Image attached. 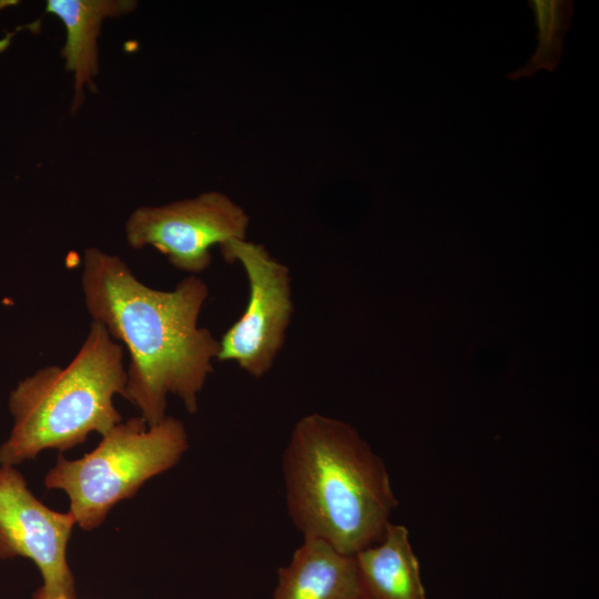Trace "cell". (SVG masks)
<instances>
[{"instance_id":"12","label":"cell","mask_w":599,"mask_h":599,"mask_svg":"<svg viewBox=\"0 0 599 599\" xmlns=\"http://www.w3.org/2000/svg\"><path fill=\"white\" fill-rule=\"evenodd\" d=\"M53 599H69V598L65 597V596H58V597H55V598H53Z\"/></svg>"},{"instance_id":"9","label":"cell","mask_w":599,"mask_h":599,"mask_svg":"<svg viewBox=\"0 0 599 599\" xmlns=\"http://www.w3.org/2000/svg\"><path fill=\"white\" fill-rule=\"evenodd\" d=\"M273 599H359L356 562L317 538H304L278 570Z\"/></svg>"},{"instance_id":"11","label":"cell","mask_w":599,"mask_h":599,"mask_svg":"<svg viewBox=\"0 0 599 599\" xmlns=\"http://www.w3.org/2000/svg\"><path fill=\"white\" fill-rule=\"evenodd\" d=\"M528 3L535 14L538 45L524 67L507 74L512 80L528 78L539 69L555 71L571 22L573 4L570 0H534Z\"/></svg>"},{"instance_id":"2","label":"cell","mask_w":599,"mask_h":599,"mask_svg":"<svg viewBox=\"0 0 599 599\" xmlns=\"http://www.w3.org/2000/svg\"><path fill=\"white\" fill-rule=\"evenodd\" d=\"M286 506L304 538L354 556L378 542L397 506L382 458L349 424L313 413L282 456Z\"/></svg>"},{"instance_id":"10","label":"cell","mask_w":599,"mask_h":599,"mask_svg":"<svg viewBox=\"0 0 599 599\" xmlns=\"http://www.w3.org/2000/svg\"><path fill=\"white\" fill-rule=\"evenodd\" d=\"M354 558L359 599H427L404 526L388 522L382 539Z\"/></svg>"},{"instance_id":"4","label":"cell","mask_w":599,"mask_h":599,"mask_svg":"<svg viewBox=\"0 0 599 599\" xmlns=\"http://www.w3.org/2000/svg\"><path fill=\"white\" fill-rule=\"evenodd\" d=\"M187 446L180 419L166 416L148 426L141 416L133 417L115 425L83 457L69 460L60 454L44 485L67 493L77 525L90 531L119 501L133 497L146 480L175 466Z\"/></svg>"},{"instance_id":"8","label":"cell","mask_w":599,"mask_h":599,"mask_svg":"<svg viewBox=\"0 0 599 599\" xmlns=\"http://www.w3.org/2000/svg\"><path fill=\"white\" fill-rule=\"evenodd\" d=\"M133 0H48L47 13L60 19L65 31L61 50L67 71L73 75L72 112L84 100V89H95L99 70L98 39L103 21L132 12Z\"/></svg>"},{"instance_id":"3","label":"cell","mask_w":599,"mask_h":599,"mask_svg":"<svg viewBox=\"0 0 599 599\" xmlns=\"http://www.w3.org/2000/svg\"><path fill=\"white\" fill-rule=\"evenodd\" d=\"M123 348L97 322L65 366L38 369L9 395L12 428L0 445V466H17L54 448L68 450L89 434L105 435L121 423L113 398L124 392Z\"/></svg>"},{"instance_id":"6","label":"cell","mask_w":599,"mask_h":599,"mask_svg":"<svg viewBox=\"0 0 599 599\" xmlns=\"http://www.w3.org/2000/svg\"><path fill=\"white\" fill-rule=\"evenodd\" d=\"M250 216L226 194L207 191L159 206H140L125 222L133 248L152 246L175 268L195 275L212 262L211 248L245 240Z\"/></svg>"},{"instance_id":"7","label":"cell","mask_w":599,"mask_h":599,"mask_svg":"<svg viewBox=\"0 0 599 599\" xmlns=\"http://www.w3.org/2000/svg\"><path fill=\"white\" fill-rule=\"evenodd\" d=\"M73 515L42 504L14 466H0V559L27 558L39 569L43 585L32 599L65 596L77 599L67 561V547L75 525Z\"/></svg>"},{"instance_id":"1","label":"cell","mask_w":599,"mask_h":599,"mask_svg":"<svg viewBox=\"0 0 599 599\" xmlns=\"http://www.w3.org/2000/svg\"><path fill=\"white\" fill-rule=\"evenodd\" d=\"M81 285L92 322L129 351L122 396L139 408L148 426L166 417L169 394L194 414L219 352V339L199 325L206 283L189 275L170 291L152 288L118 255L89 247Z\"/></svg>"},{"instance_id":"5","label":"cell","mask_w":599,"mask_h":599,"mask_svg":"<svg viewBox=\"0 0 599 599\" xmlns=\"http://www.w3.org/2000/svg\"><path fill=\"white\" fill-rule=\"evenodd\" d=\"M227 263L238 262L248 282V298L241 317L219 339L216 361L233 362L261 378L283 348L294 302L288 267L262 244L236 240L221 247Z\"/></svg>"}]
</instances>
